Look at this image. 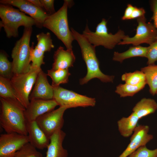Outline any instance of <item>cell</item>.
<instances>
[{"label":"cell","mask_w":157,"mask_h":157,"mask_svg":"<svg viewBox=\"0 0 157 157\" xmlns=\"http://www.w3.org/2000/svg\"><path fill=\"white\" fill-rule=\"evenodd\" d=\"M157 110V103L154 99L143 98L138 101L132 109L139 119L154 113Z\"/></svg>","instance_id":"ffe728a7"},{"label":"cell","mask_w":157,"mask_h":157,"mask_svg":"<svg viewBox=\"0 0 157 157\" xmlns=\"http://www.w3.org/2000/svg\"><path fill=\"white\" fill-rule=\"evenodd\" d=\"M121 79L125 83L133 85H137L146 82L145 75L141 71L125 73L122 75Z\"/></svg>","instance_id":"83f0119b"},{"label":"cell","mask_w":157,"mask_h":157,"mask_svg":"<svg viewBox=\"0 0 157 157\" xmlns=\"http://www.w3.org/2000/svg\"><path fill=\"white\" fill-rule=\"evenodd\" d=\"M71 0H65L62 6L54 14L49 15L45 20L43 27L50 30L61 41L67 49L72 50L74 40L69 27L67 9L73 4Z\"/></svg>","instance_id":"3957f363"},{"label":"cell","mask_w":157,"mask_h":157,"mask_svg":"<svg viewBox=\"0 0 157 157\" xmlns=\"http://www.w3.org/2000/svg\"><path fill=\"white\" fill-rule=\"evenodd\" d=\"M0 29L3 28L6 36L9 38L18 37V29L21 26L28 28L36 25L33 18L8 4H0Z\"/></svg>","instance_id":"277c9868"},{"label":"cell","mask_w":157,"mask_h":157,"mask_svg":"<svg viewBox=\"0 0 157 157\" xmlns=\"http://www.w3.org/2000/svg\"><path fill=\"white\" fill-rule=\"evenodd\" d=\"M147 50V47L134 46L122 53L114 52L113 60L122 63L124 60L131 58L136 57L146 58Z\"/></svg>","instance_id":"44dd1931"},{"label":"cell","mask_w":157,"mask_h":157,"mask_svg":"<svg viewBox=\"0 0 157 157\" xmlns=\"http://www.w3.org/2000/svg\"><path fill=\"white\" fill-rule=\"evenodd\" d=\"M32 32V27L24 28L22 37L13 48L11 57L14 74L26 73L30 69V42Z\"/></svg>","instance_id":"8992f818"},{"label":"cell","mask_w":157,"mask_h":157,"mask_svg":"<svg viewBox=\"0 0 157 157\" xmlns=\"http://www.w3.org/2000/svg\"><path fill=\"white\" fill-rule=\"evenodd\" d=\"M135 7V6H133L130 4H128L124 15L122 18V19L123 20L131 19V17Z\"/></svg>","instance_id":"d590c367"},{"label":"cell","mask_w":157,"mask_h":157,"mask_svg":"<svg viewBox=\"0 0 157 157\" xmlns=\"http://www.w3.org/2000/svg\"><path fill=\"white\" fill-rule=\"evenodd\" d=\"M127 157H157V148L151 150L146 145L138 148Z\"/></svg>","instance_id":"4dcf8cb0"},{"label":"cell","mask_w":157,"mask_h":157,"mask_svg":"<svg viewBox=\"0 0 157 157\" xmlns=\"http://www.w3.org/2000/svg\"><path fill=\"white\" fill-rule=\"evenodd\" d=\"M156 94L157 95V92H156Z\"/></svg>","instance_id":"74e56055"},{"label":"cell","mask_w":157,"mask_h":157,"mask_svg":"<svg viewBox=\"0 0 157 157\" xmlns=\"http://www.w3.org/2000/svg\"><path fill=\"white\" fill-rule=\"evenodd\" d=\"M146 84V82L137 85H133L126 83L120 84L116 87L115 92L119 94L121 97H132L143 89Z\"/></svg>","instance_id":"cb8c5ba5"},{"label":"cell","mask_w":157,"mask_h":157,"mask_svg":"<svg viewBox=\"0 0 157 157\" xmlns=\"http://www.w3.org/2000/svg\"><path fill=\"white\" fill-rule=\"evenodd\" d=\"M0 124L6 133L28 135L24 112L26 108L18 101L0 97Z\"/></svg>","instance_id":"6da1fadb"},{"label":"cell","mask_w":157,"mask_h":157,"mask_svg":"<svg viewBox=\"0 0 157 157\" xmlns=\"http://www.w3.org/2000/svg\"><path fill=\"white\" fill-rule=\"evenodd\" d=\"M107 21L103 19L97 25L95 31H91L86 24L82 35L95 47L101 46L108 49L114 48L126 36L124 32L119 30L115 34L109 33Z\"/></svg>","instance_id":"5b68a950"},{"label":"cell","mask_w":157,"mask_h":157,"mask_svg":"<svg viewBox=\"0 0 157 157\" xmlns=\"http://www.w3.org/2000/svg\"><path fill=\"white\" fill-rule=\"evenodd\" d=\"M139 119L136 114L133 112L127 117H123L118 121V129L121 135L125 138L131 135L137 126Z\"/></svg>","instance_id":"d6986e66"},{"label":"cell","mask_w":157,"mask_h":157,"mask_svg":"<svg viewBox=\"0 0 157 157\" xmlns=\"http://www.w3.org/2000/svg\"><path fill=\"white\" fill-rule=\"evenodd\" d=\"M47 74L41 70L39 73L34 88L29 97L30 101L34 99L49 100L53 99L54 88L47 78Z\"/></svg>","instance_id":"9a60e30c"},{"label":"cell","mask_w":157,"mask_h":157,"mask_svg":"<svg viewBox=\"0 0 157 157\" xmlns=\"http://www.w3.org/2000/svg\"><path fill=\"white\" fill-rule=\"evenodd\" d=\"M58 105L53 99H34L30 100L24 112L26 122L35 121L39 117L54 110Z\"/></svg>","instance_id":"5bb4252c"},{"label":"cell","mask_w":157,"mask_h":157,"mask_svg":"<svg viewBox=\"0 0 157 157\" xmlns=\"http://www.w3.org/2000/svg\"><path fill=\"white\" fill-rule=\"evenodd\" d=\"M26 127L30 143L39 149L47 148L49 144L50 138L39 127L35 121L27 122Z\"/></svg>","instance_id":"2e32d148"},{"label":"cell","mask_w":157,"mask_h":157,"mask_svg":"<svg viewBox=\"0 0 157 157\" xmlns=\"http://www.w3.org/2000/svg\"><path fill=\"white\" fill-rule=\"evenodd\" d=\"M0 3L15 6L21 12L30 16L35 21L36 26L43 27V24L49 15L44 10L37 7L28 0H1Z\"/></svg>","instance_id":"7c38bea8"},{"label":"cell","mask_w":157,"mask_h":157,"mask_svg":"<svg viewBox=\"0 0 157 157\" xmlns=\"http://www.w3.org/2000/svg\"><path fill=\"white\" fill-rule=\"evenodd\" d=\"M145 13V10L143 8L135 7L131 15V19H138L144 16Z\"/></svg>","instance_id":"e575fe53"},{"label":"cell","mask_w":157,"mask_h":157,"mask_svg":"<svg viewBox=\"0 0 157 157\" xmlns=\"http://www.w3.org/2000/svg\"><path fill=\"white\" fill-rule=\"evenodd\" d=\"M70 30L74 40L80 47L82 58L87 68L86 75L79 80L80 84H86L94 78H98L103 82H113L114 76L106 75L100 69L99 62L96 54V47L90 43L82 34L72 28Z\"/></svg>","instance_id":"7a4b0ae2"},{"label":"cell","mask_w":157,"mask_h":157,"mask_svg":"<svg viewBox=\"0 0 157 157\" xmlns=\"http://www.w3.org/2000/svg\"><path fill=\"white\" fill-rule=\"evenodd\" d=\"M149 126H137L130 138V142L123 152L118 157H127L140 147L146 145L153 138V135L148 133Z\"/></svg>","instance_id":"4fadbf2b"},{"label":"cell","mask_w":157,"mask_h":157,"mask_svg":"<svg viewBox=\"0 0 157 157\" xmlns=\"http://www.w3.org/2000/svg\"><path fill=\"white\" fill-rule=\"evenodd\" d=\"M53 58V63L51 69L54 71L68 69L73 67L76 59L72 50H65L61 46L55 52Z\"/></svg>","instance_id":"ac0fdd59"},{"label":"cell","mask_w":157,"mask_h":157,"mask_svg":"<svg viewBox=\"0 0 157 157\" xmlns=\"http://www.w3.org/2000/svg\"><path fill=\"white\" fill-rule=\"evenodd\" d=\"M37 7L44 10L43 6L40 0H28ZM46 12V11H45Z\"/></svg>","instance_id":"8d00e7d4"},{"label":"cell","mask_w":157,"mask_h":157,"mask_svg":"<svg viewBox=\"0 0 157 157\" xmlns=\"http://www.w3.org/2000/svg\"><path fill=\"white\" fill-rule=\"evenodd\" d=\"M146 58L148 65L154 64L157 61V39L147 47Z\"/></svg>","instance_id":"1f68e13d"},{"label":"cell","mask_w":157,"mask_h":157,"mask_svg":"<svg viewBox=\"0 0 157 157\" xmlns=\"http://www.w3.org/2000/svg\"><path fill=\"white\" fill-rule=\"evenodd\" d=\"M151 6L153 14L151 19L153 20L154 24L157 30V0L152 1ZM156 39H157V37Z\"/></svg>","instance_id":"836d02e7"},{"label":"cell","mask_w":157,"mask_h":157,"mask_svg":"<svg viewBox=\"0 0 157 157\" xmlns=\"http://www.w3.org/2000/svg\"><path fill=\"white\" fill-rule=\"evenodd\" d=\"M47 74L52 79L51 85L53 88L60 86L61 84L67 83L71 75L68 69H59L55 71L51 69L47 71Z\"/></svg>","instance_id":"603a6c76"},{"label":"cell","mask_w":157,"mask_h":157,"mask_svg":"<svg viewBox=\"0 0 157 157\" xmlns=\"http://www.w3.org/2000/svg\"><path fill=\"white\" fill-rule=\"evenodd\" d=\"M28 142V135L15 133L1 134L0 157H13L17 151Z\"/></svg>","instance_id":"8fae6325"},{"label":"cell","mask_w":157,"mask_h":157,"mask_svg":"<svg viewBox=\"0 0 157 157\" xmlns=\"http://www.w3.org/2000/svg\"><path fill=\"white\" fill-rule=\"evenodd\" d=\"M37 44L35 46L44 52L50 51L54 48L50 33H40L36 35Z\"/></svg>","instance_id":"4316f807"},{"label":"cell","mask_w":157,"mask_h":157,"mask_svg":"<svg viewBox=\"0 0 157 157\" xmlns=\"http://www.w3.org/2000/svg\"><path fill=\"white\" fill-rule=\"evenodd\" d=\"M141 71L145 75L146 84L149 88V92L154 95L157 91V64L149 65L142 68Z\"/></svg>","instance_id":"7402d4cb"},{"label":"cell","mask_w":157,"mask_h":157,"mask_svg":"<svg viewBox=\"0 0 157 157\" xmlns=\"http://www.w3.org/2000/svg\"><path fill=\"white\" fill-rule=\"evenodd\" d=\"M53 88V99L60 106L65 107L67 109L79 107H93L95 105L94 98L78 94L60 86Z\"/></svg>","instance_id":"ba28073f"},{"label":"cell","mask_w":157,"mask_h":157,"mask_svg":"<svg viewBox=\"0 0 157 157\" xmlns=\"http://www.w3.org/2000/svg\"><path fill=\"white\" fill-rule=\"evenodd\" d=\"M34 43L32 42L31 47L30 60L32 63L31 65L41 68V66L45 63L44 61V52L35 46L34 47Z\"/></svg>","instance_id":"f546056e"},{"label":"cell","mask_w":157,"mask_h":157,"mask_svg":"<svg viewBox=\"0 0 157 157\" xmlns=\"http://www.w3.org/2000/svg\"><path fill=\"white\" fill-rule=\"evenodd\" d=\"M66 135L65 133L60 130L51 136L45 157H67V151L63 146Z\"/></svg>","instance_id":"e0dca14e"},{"label":"cell","mask_w":157,"mask_h":157,"mask_svg":"<svg viewBox=\"0 0 157 157\" xmlns=\"http://www.w3.org/2000/svg\"><path fill=\"white\" fill-rule=\"evenodd\" d=\"M137 21L138 25L135 35L130 37L126 35L118 45L138 46L142 43L150 45L157 40V30L154 24L147 22L145 16L137 19Z\"/></svg>","instance_id":"9c48e42d"},{"label":"cell","mask_w":157,"mask_h":157,"mask_svg":"<svg viewBox=\"0 0 157 157\" xmlns=\"http://www.w3.org/2000/svg\"><path fill=\"white\" fill-rule=\"evenodd\" d=\"M44 8L49 15H52L56 12L54 7L53 0H40Z\"/></svg>","instance_id":"d6a6232c"},{"label":"cell","mask_w":157,"mask_h":157,"mask_svg":"<svg viewBox=\"0 0 157 157\" xmlns=\"http://www.w3.org/2000/svg\"><path fill=\"white\" fill-rule=\"evenodd\" d=\"M0 96L1 98L19 101L10 79L0 76Z\"/></svg>","instance_id":"d4e9b609"},{"label":"cell","mask_w":157,"mask_h":157,"mask_svg":"<svg viewBox=\"0 0 157 157\" xmlns=\"http://www.w3.org/2000/svg\"><path fill=\"white\" fill-rule=\"evenodd\" d=\"M13 74L12 62L9 60L6 53L3 50H1L0 76L10 80Z\"/></svg>","instance_id":"484cf974"},{"label":"cell","mask_w":157,"mask_h":157,"mask_svg":"<svg viewBox=\"0 0 157 157\" xmlns=\"http://www.w3.org/2000/svg\"><path fill=\"white\" fill-rule=\"evenodd\" d=\"M67 108L60 106L58 109L47 113L38 117L35 120L38 125L50 138L56 131L63 126V115Z\"/></svg>","instance_id":"30bf717a"},{"label":"cell","mask_w":157,"mask_h":157,"mask_svg":"<svg viewBox=\"0 0 157 157\" xmlns=\"http://www.w3.org/2000/svg\"><path fill=\"white\" fill-rule=\"evenodd\" d=\"M29 142L17 151L13 157H42V154Z\"/></svg>","instance_id":"f1b7e54d"},{"label":"cell","mask_w":157,"mask_h":157,"mask_svg":"<svg viewBox=\"0 0 157 157\" xmlns=\"http://www.w3.org/2000/svg\"><path fill=\"white\" fill-rule=\"evenodd\" d=\"M41 68L32 66L26 73L13 75L10 79L12 85L20 102L26 108L30 102L29 97Z\"/></svg>","instance_id":"52a82bcc"}]
</instances>
